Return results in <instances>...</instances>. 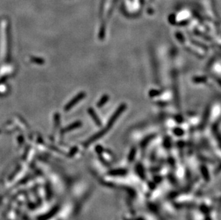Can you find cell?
I'll list each match as a JSON object with an SVG mask.
<instances>
[{
  "label": "cell",
  "instance_id": "obj_1",
  "mask_svg": "<svg viewBox=\"0 0 221 220\" xmlns=\"http://www.w3.org/2000/svg\"><path fill=\"white\" fill-rule=\"evenodd\" d=\"M125 110H126V105L125 104H122L120 107L117 109V110L115 111V113L113 114V115L112 116L110 120H109L108 125H106V127L105 128V129L100 131V132H99V133H98V134L94 136V137H93V139H92V140H95L96 139H98V138L101 137V136H103L104 134H105V133L108 132V131L110 130L112 127H113V125L115 122V121L118 120V117H120L121 114L123 113Z\"/></svg>",
  "mask_w": 221,
  "mask_h": 220
},
{
  "label": "cell",
  "instance_id": "obj_2",
  "mask_svg": "<svg viewBox=\"0 0 221 220\" xmlns=\"http://www.w3.org/2000/svg\"><path fill=\"white\" fill-rule=\"evenodd\" d=\"M85 96H86L85 93L83 92H83L78 94V95H77L75 97H74V99H73V100H72L70 102H69L68 104V105L66 106L65 108H64V110H65V111H69L72 107H73L77 103L79 102V101H81L82 100H83V99H84V97H85Z\"/></svg>",
  "mask_w": 221,
  "mask_h": 220
},
{
  "label": "cell",
  "instance_id": "obj_3",
  "mask_svg": "<svg viewBox=\"0 0 221 220\" xmlns=\"http://www.w3.org/2000/svg\"><path fill=\"white\" fill-rule=\"evenodd\" d=\"M88 112L90 114V115L91 116L92 119H93L94 122L98 126V127H100L102 125V122L100 120V118L98 117V115H97V113L94 111V110L93 108H89L88 109Z\"/></svg>",
  "mask_w": 221,
  "mask_h": 220
},
{
  "label": "cell",
  "instance_id": "obj_4",
  "mask_svg": "<svg viewBox=\"0 0 221 220\" xmlns=\"http://www.w3.org/2000/svg\"><path fill=\"white\" fill-rule=\"evenodd\" d=\"M108 100H109V96L108 95H104L103 97L100 99V100L98 102V107H103V106L105 105V103L108 102Z\"/></svg>",
  "mask_w": 221,
  "mask_h": 220
},
{
  "label": "cell",
  "instance_id": "obj_5",
  "mask_svg": "<svg viewBox=\"0 0 221 220\" xmlns=\"http://www.w3.org/2000/svg\"><path fill=\"white\" fill-rule=\"evenodd\" d=\"M203 80H205V77H200V76H198V77L195 78V81H196V82H201V81H203Z\"/></svg>",
  "mask_w": 221,
  "mask_h": 220
}]
</instances>
